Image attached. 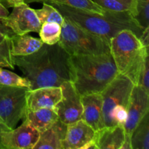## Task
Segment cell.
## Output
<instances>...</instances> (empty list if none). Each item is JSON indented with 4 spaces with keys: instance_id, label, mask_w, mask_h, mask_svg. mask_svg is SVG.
<instances>
[{
    "instance_id": "6da1fadb",
    "label": "cell",
    "mask_w": 149,
    "mask_h": 149,
    "mask_svg": "<svg viewBox=\"0 0 149 149\" xmlns=\"http://www.w3.org/2000/svg\"><path fill=\"white\" fill-rule=\"evenodd\" d=\"M12 57L14 65L30 81L31 90L60 87L64 81L72 80L71 56L58 42L43 44L37 51L26 56Z\"/></svg>"
},
{
    "instance_id": "7a4b0ae2",
    "label": "cell",
    "mask_w": 149,
    "mask_h": 149,
    "mask_svg": "<svg viewBox=\"0 0 149 149\" xmlns=\"http://www.w3.org/2000/svg\"><path fill=\"white\" fill-rule=\"evenodd\" d=\"M63 16L84 30L110 41L116 33L130 30L141 37L143 29L140 27L130 12H113L105 10L103 13H93L71 8L65 5L50 4Z\"/></svg>"
},
{
    "instance_id": "3957f363",
    "label": "cell",
    "mask_w": 149,
    "mask_h": 149,
    "mask_svg": "<svg viewBox=\"0 0 149 149\" xmlns=\"http://www.w3.org/2000/svg\"><path fill=\"white\" fill-rule=\"evenodd\" d=\"M72 80L80 95L100 93L119 74L111 52L102 55H72Z\"/></svg>"
},
{
    "instance_id": "277c9868",
    "label": "cell",
    "mask_w": 149,
    "mask_h": 149,
    "mask_svg": "<svg viewBox=\"0 0 149 149\" xmlns=\"http://www.w3.org/2000/svg\"><path fill=\"white\" fill-rule=\"evenodd\" d=\"M109 46L119 74L126 76L137 85L141 70L148 55V48L144 47L138 36L130 30L116 33L109 41Z\"/></svg>"
},
{
    "instance_id": "5b68a950",
    "label": "cell",
    "mask_w": 149,
    "mask_h": 149,
    "mask_svg": "<svg viewBox=\"0 0 149 149\" xmlns=\"http://www.w3.org/2000/svg\"><path fill=\"white\" fill-rule=\"evenodd\" d=\"M58 43L70 56L110 52L109 41L84 30L65 17Z\"/></svg>"
},
{
    "instance_id": "8992f818",
    "label": "cell",
    "mask_w": 149,
    "mask_h": 149,
    "mask_svg": "<svg viewBox=\"0 0 149 149\" xmlns=\"http://www.w3.org/2000/svg\"><path fill=\"white\" fill-rule=\"evenodd\" d=\"M29 89L0 84V129L12 130L26 116Z\"/></svg>"
},
{
    "instance_id": "52a82bcc",
    "label": "cell",
    "mask_w": 149,
    "mask_h": 149,
    "mask_svg": "<svg viewBox=\"0 0 149 149\" xmlns=\"http://www.w3.org/2000/svg\"><path fill=\"white\" fill-rule=\"evenodd\" d=\"M135 84L129 78L119 74L101 92L103 113L105 127L115 126L111 118L112 111L116 106L127 108L131 93Z\"/></svg>"
},
{
    "instance_id": "ba28073f",
    "label": "cell",
    "mask_w": 149,
    "mask_h": 149,
    "mask_svg": "<svg viewBox=\"0 0 149 149\" xmlns=\"http://www.w3.org/2000/svg\"><path fill=\"white\" fill-rule=\"evenodd\" d=\"M62 97L55 106L58 119L68 125L81 119L82 104L81 95L71 81L61 84Z\"/></svg>"
},
{
    "instance_id": "9c48e42d",
    "label": "cell",
    "mask_w": 149,
    "mask_h": 149,
    "mask_svg": "<svg viewBox=\"0 0 149 149\" xmlns=\"http://www.w3.org/2000/svg\"><path fill=\"white\" fill-rule=\"evenodd\" d=\"M40 132L26 119L12 130L0 129V149H33Z\"/></svg>"
},
{
    "instance_id": "30bf717a",
    "label": "cell",
    "mask_w": 149,
    "mask_h": 149,
    "mask_svg": "<svg viewBox=\"0 0 149 149\" xmlns=\"http://www.w3.org/2000/svg\"><path fill=\"white\" fill-rule=\"evenodd\" d=\"M13 10L1 23L12 30L15 34H26L31 32L39 33L42 23L39 21L35 10L29 4L23 3L13 7Z\"/></svg>"
},
{
    "instance_id": "8fae6325",
    "label": "cell",
    "mask_w": 149,
    "mask_h": 149,
    "mask_svg": "<svg viewBox=\"0 0 149 149\" xmlns=\"http://www.w3.org/2000/svg\"><path fill=\"white\" fill-rule=\"evenodd\" d=\"M149 112V93L135 85L127 106V119L124 125L125 134L131 137L132 132L143 116Z\"/></svg>"
},
{
    "instance_id": "7c38bea8",
    "label": "cell",
    "mask_w": 149,
    "mask_h": 149,
    "mask_svg": "<svg viewBox=\"0 0 149 149\" xmlns=\"http://www.w3.org/2000/svg\"><path fill=\"white\" fill-rule=\"evenodd\" d=\"M95 134V131L82 119L67 125L62 149H83L94 140Z\"/></svg>"
},
{
    "instance_id": "4fadbf2b",
    "label": "cell",
    "mask_w": 149,
    "mask_h": 149,
    "mask_svg": "<svg viewBox=\"0 0 149 149\" xmlns=\"http://www.w3.org/2000/svg\"><path fill=\"white\" fill-rule=\"evenodd\" d=\"M82 104L81 119L95 131L104 127L103 97L101 93H91L81 96Z\"/></svg>"
},
{
    "instance_id": "5bb4252c",
    "label": "cell",
    "mask_w": 149,
    "mask_h": 149,
    "mask_svg": "<svg viewBox=\"0 0 149 149\" xmlns=\"http://www.w3.org/2000/svg\"><path fill=\"white\" fill-rule=\"evenodd\" d=\"M62 97L61 87H47L29 90L26 97V107L29 111L43 108H55Z\"/></svg>"
},
{
    "instance_id": "9a60e30c",
    "label": "cell",
    "mask_w": 149,
    "mask_h": 149,
    "mask_svg": "<svg viewBox=\"0 0 149 149\" xmlns=\"http://www.w3.org/2000/svg\"><path fill=\"white\" fill-rule=\"evenodd\" d=\"M125 140V128L122 125L104 127L95 131L94 142L97 149H121Z\"/></svg>"
},
{
    "instance_id": "2e32d148",
    "label": "cell",
    "mask_w": 149,
    "mask_h": 149,
    "mask_svg": "<svg viewBox=\"0 0 149 149\" xmlns=\"http://www.w3.org/2000/svg\"><path fill=\"white\" fill-rule=\"evenodd\" d=\"M67 125L58 119L51 127L41 132L33 149H62Z\"/></svg>"
},
{
    "instance_id": "e0dca14e",
    "label": "cell",
    "mask_w": 149,
    "mask_h": 149,
    "mask_svg": "<svg viewBox=\"0 0 149 149\" xmlns=\"http://www.w3.org/2000/svg\"><path fill=\"white\" fill-rule=\"evenodd\" d=\"M43 44L40 39L33 37L28 33L14 34L10 37V54L12 56H26L37 51Z\"/></svg>"
},
{
    "instance_id": "ac0fdd59",
    "label": "cell",
    "mask_w": 149,
    "mask_h": 149,
    "mask_svg": "<svg viewBox=\"0 0 149 149\" xmlns=\"http://www.w3.org/2000/svg\"><path fill=\"white\" fill-rule=\"evenodd\" d=\"M25 119L39 132H43L58 120L55 108H43L35 111H26Z\"/></svg>"
},
{
    "instance_id": "d6986e66",
    "label": "cell",
    "mask_w": 149,
    "mask_h": 149,
    "mask_svg": "<svg viewBox=\"0 0 149 149\" xmlns=\"http://www.w3.org/2000/svg\"><path fill=\"white\" fill-rule=\"evenodd\" d=\"M131 144L132 149H149V112L132 132Z\"/></svg>"
},
{
    "instance_id": "ffe728a7",
    "label": "cell",
    "mask_w": 149,
    "mask_h": 149,
    "mask_svg": "<svg viewBox=\"0 0 149 149\" xmlns=\"http://www.w3.org/2000/svg\"><path fill=\"white\" fill-rule=\"evenodd\" d=\"M61 26L57 23H44L41 26L39 34L44 44L53 45L58 43L61 38Z\"/></svg>"
},
{
    "instance_id": "44dd1931",
    "label": "cell",
    "mask_w": 149,
    "mask_h": 149,
    "mask_svg": "<svg viewBox=\"0 0 149 149\" xmlns=\"http://www.w3.org/2000/svg\"><path fill=\"white\" fill-rule=\"evenodd\" d=\"M47 3L61 4L71 8L93 13H103L105 11V10L102 9L92 0H47Z\"/></svg>"
},
{
    "instance_id": "7402d4cb",
    "label": "cell",
    "mask_w": 149,
    "mask_h": 149,
    "mask_svg": "<svg viewBox=\"0 0 149 149\" xmlns=\"http://www.w3.org/2000/svg\"><path fill=\"white\" fill-rule=\"evenodd\" d=\"M36 14L40 23H57L62 26L64 17L61 13L50 4L47 2L43 3V7L41 9L35 10Z\"/></svg>"
},
{
    "instance_id": "603a6c76",
    "label": "cell",
    "mask_w": 149,
    "mask_h": 149,
    "mask_svg": "<svg viewBox=\"0 0 149 149\" xmlns=\"http://www.w3.org/2000/svg\"><path fill=\"white\" fill-rule=\"evenodd\" d=\"M131 15L141 29L149 28V0H135Z\"/></svg>"
},
{
    "instance_id": "cb8c5ba5",
    "label": "cell",
    "mask_w": 149,
    "mask_h": 149,
    "mask_svg": "<svg viewBox=\"0 0 149 149\" xmlns=\"http://www.w3.org/2000/svg\"><path fill=\"white\" fill-rule=\"evenodd\" d=\"M102 9L113 12L133 11L135 0H92Z\"/></svg>"
},
{
    "instance_id": "d4e9b609",
    "label": "cell",
    "mask_w": 149,
    "mask_h": 149,
    "mask_svg": "<svg viewBox=\"0 0 149 149\" xmlns=\"http://www.w3.org/2000/svg\"><path fill=\"white\" fill-rule=\"evenodd\" d=\"M0 84L11 87H26L30 90L31 83L26 77H22L8 70L0 68Z\"/></svg>"
},
{
    "instance_id": "484cf974",
    "label": "cell",
    "mask_w": 149,
    "mask_h": 149,
    "mask_svg": "<svg viewBox=\"0 0 149 149\" xmlns=\"http://www.w3.org/2000/svg\"><path fill=\"white\" fill-rule=\"evenodd\" d=\"M0 68H10L14 69L15 65L10 54V38L0 46Z\"/></svg>"
},
{
    "instance_id": "4316f807",
    "label": "cell",
    "mask_w": 149,
    "mask_h": 149,
    "mask_svg": "<svg viewBox=\"0 0 149 149\" xmlns=\"http://www.w3.org/2000/svg\"><path fill=\"white\" fill-rule=\"evenodd\" d=\"M111 118L113 125L124 126L127 119V108L124 106H116L112 111Z\"/></svg>"
},
{
    "instance_id": "83f0119b",
    "label": "cell",
    "mask_w": 149,
    "mask_h": 149,
    "mask_svg": "<svg viewBox=\"0 0 149 149\" xmlns=\"http://www.w3.org/2000/svg\"><path fill=\"white\" fill-rule=\"evenodd\" d=\"M149 93V55L146 58L140 72L138 84Z\"/></svg>"
},
{
    "instance_id": "f1b7e54d",
    "label": "cell",
    "mask_w": 149,
    "mask_h": 149,
    "mask_svg": "<svg viewBox=\"0 0 149 149\" xmlns=\"http://www.w3.org/2000/svg\"><path fill=\"white\" fill-rule=\"evenodd\" d=\"M0 2L7 8L14 7L15 6L20 5V4L25 3L24 0H0Z\"/></svg>"
},
{
    "instance_id": "f546056e",
    "label": "cell",
    "mask_w": 149,
    "mask_h": 149,
    "mask_svg": "<svg viewBox=\"0 0 149 149\" xmlns=\"http://www.w3.org/2000/svg\"><path fill=\"white\" fill-rule=\"evenodd\" d=\"M140 40H141V43L143 44L144 47L148 48V45H149V28L144 29L143 31L142 34H141V37L139 38Z\"/></svg>"
},
{
    "instance_id": "4dcf8cb0",
    "label": "cell",
    "mask_w": 149,
    "mask_h": 149,
    "mask_svg": "<svg viewBox=\"0 0 149 149\" xmlns=\"http://www.w3.org/2000/svg\"><path fill=\"white\" fill-rule=\"evenodd\" d=\"M9 14H10V13H9L7 7H4V6L0 2V21H1L3 19L7 17Z\"/></svg>"
},
{
    "instance_id": "1f68e13d",
    "label": "cell",
    "mask_w": 149,
    "mask_h": 149,
    "mask_svg": "<svg viewBox=\"0 0 149 149\" xmlns=\"http://www.w3.org/2000/svg\"><path fill=\"white\" fill-rule=\"evenodd\" d=\"M0 31L7 34L9 37H11L12 36H13V35L15 34V33L12 31V30H10L9 28H7V26H4V25L1 23V21H0Z\"/></svg>"
},
{
    "instance_id": "d6a6232c",
    "label": "cell",
    "mask_w": 149,
    "mask_h": 149,
    "mask_svg": "<svg viewBox=\"0 0 149 149\" xmlns=\"http://www.w3.org/2000/svg\"><path fill=\"white\" fill-rule=\"evenodd\" d=\"M10 37H9L7 34L0 31V46H1Z\"/></svg>"
},
{
    "instance_id": "836d02e7",
    "label": "cell",
    "mask_w": 149,
    "mask_h": 149,
    "mask_svg": "<svg viewBox=\"0 0 149 149\" xmlns=\"http://www.w3.org/2000/svg\"><path fill=\"white\" fill-rule=\"evenodd\" d=\"M24 2L26 4H31L33 2H47V0H24Z\"/></svg>"
}]
</instances>
